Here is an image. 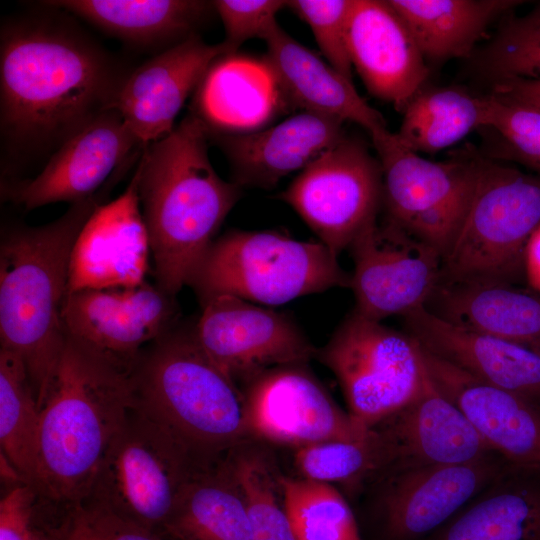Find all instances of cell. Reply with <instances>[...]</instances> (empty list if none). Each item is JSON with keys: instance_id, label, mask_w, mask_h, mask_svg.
Wrapping results in <instances>:
<instances>
[{"instance_id": "cell-6", "label": "cell", "mask_w": 540, "mask_h": 540, "mask_svg": "<svg viewBox=\"0 0 540 540\" xmlns=\"http://www.w3.org/2000/svg\"><path fill=\"white\" fill-rule=\"evenodd\" d=\"M345 271L324 244L277 231L232 229L217 237L191 275L203 304L232 295L259 305H281L331 288H350Z\"/></svg>"}, {"instance_id": "cell-36", "label": "cell", "mask_w": 540, "mask_h": 540, "mask_svg": "<svg viewBox=\"0 0 540 540\" xmlns=\"http://www.w3.org/2000/svg\"><path fill=\"white\" fill-rule=\"evenodd\" d=\"M474 60L476 70L492 84L540 79V3L505 19Z\"/></svg>"}, {"instance_id": "cell-9", "label": "cell", "mask_w": 540, "mask_h": 540, "mask_svg": "<svg viewBox=\"0 0 540 540\" xmlns=\"http://www.w3.org/2000/svg\"><path fill=\"white\" fill-rule=\"evenodd\" d=\"M315 357L337 378L348 413L369 429L410 403L427 378L421 347L411 335L354 310Z\"/></svg>"}, {"instance_id": "cell-17", "label": "cell", "mask_w": 540, "mask_h": 540, "mask_svg": "<svg viewBox=\"0 0 540 540\" xmlns=\"http://www.w3.org/2000/svg\"><path fill=\"white\" fill-rule=\"evenodd\" d=\"M137 166L125 191L100 204L74 244L68 292L129 287L146 281L151 248L139 200Z\"/></svg>"}, {"instance_id": "cell-16", "label": "cell", "mask_w": 540, "mask_h": 540, "mask_svg": "<svg viewBox=\"0 0 540 540\" xmlns=\"http://www.w3.org/2000/svg\"><path fill=\"white\" fill-rule=\"evenodd\" d=\"M305 365L274 367L247 382L243 394L252 436L298 448L366 437L372 428L343 411Z\"/></svg>"}, {"instance_id": "cell-4", "label": "cell", "mask_w": 540, "mask_h": 540, "mask_svg": "<svg viewBox=\"0 0 540 540\" xmlns=\"http://www.w3.org/2000/svg\"><path fill=\"white\" fill-rule=\"evenodd\" d=\"M99 196L41 226L11 225L0 242V343L24 363L41 409L63 350L62 319L74 244Z\"/></svg>"}, {"instance_id": "cell-32", "label": "cell", "mask_w": 540, "mask_h": 540, "mask_svg": "<svg viewBox=\"0 0 540 540\" xmlns=\"http://www.w3.org/2000/svg\"><path fill=\"white\" fill-rule=\"evenodd\" d=\"M40 408L26 368L0 348V444L22 481L34 488L38 466Z\"/></svg>"}, {"instance_id": "cell-7", "label": "cell", "mask_w": 540, "mask_h": 540, "mask_svg": "<svg viewBox=\"0 0 540 540\" xmlns=\"http://www.w3.org/2000/svg\"><path fill=\"white\" fill-rule=\"evenodd\" d=\"M540 227V176L478 157L470 200L440 280L514 284Z\"/></svg>"}, {"instance_id": "cell-30", "label": "cell", "mask_w": 540, "mask_h": 540, "mask_svg": "<svg viewBox=\"0 0 540 540\" xmlns=\"http://www.w3.org/2000/svg\"><path fill=\"white\" fill-rule=\"evenodd\" d=\"M399 140L416 153H435L453 146L471 132L488 128L492 97L463 88L422 89L404 109Z\"/></svg>"}, {"instance_id": "cell-21", "label": "cell", "mask_w": 540, "mask_h": 540, "mask_svg": "<svg viewBox=\"0 0 540 540\" xmlns=\"http://www.w3.org/2000/svg\"><path fill=\"white\" fill-rule=\"evenodd\" d=\"M224 55L231 54L222 42L208 44L197 36L155 54L131 71L116 108L144 146L172 132L189 95Z\"/></svg>"}, {"instance_id": "cell-40", "label": "cell", "mask_w": 540, "mask_h": 540, "mask_svg": "<svg viewBox=\"0 0 540 540\" xmlns=\"http://www.w3.org/2000/svg\"><path fill=\"white\" fill-rule=\"evenodd\" d=\"M212 4L223 23L222 43L230 54L252 38L264 40L278 24V12L287 7L284 0H215Z\"/></svg>"}, {"instance_id": "cell-33", "label": "cell", "mask_w": 540, "mask_h": 540, "mask_svg": "<svg viewBox=\"0 0 540 540\" xmlns=\"http://www.w3.org/2000/svg\"><path fill=\"white\" fill-rule=\"evenodd\" d=\"M295 540H362L353 512L331 484L279 477Z\"/></svg>"}, {"instance_id": "cell-12", "label": "cell", "mask_w": 540, "mask_h": 540, "mask_svg": "<svg viewBox=\"0 0 540 540\" xmlns=\"http://www.w3.org/2000/svg\"><path fill=\"white\" fill-rule=\"evenodd\" d=\"M194 322L196 340L233 382H248L278 366L306 364L316 356L292 317L232 295H217Z\"/></svg>"}, {"instance_id": "cell-28", "label": "cell", "mask_w": 540, "mask_h": 540, "mask_svg": "<svg viewBox=\"0 0 540 540\" xmlns=\"http://www.w3.org/2000/svg\"><path fill=\"white\" fill-rule=\"evenodd\" d=\"M426 60L469 57L490 24L514 0H388Z\"/></svg>"}, {"instance_id": "cell-14", "label": "cell", "mask_w": 540, "mask_h": 540, "mask_svg": "<svg viewBox=\"0 0 540 540\" xmlns=\"http://www.w3.org/2000/svg\"><path fill=\"white\" fill-rule=\"evenodd\" d=\"M65 332L132 371L143 350L180 322L175 296L157 284L81 289L63 304Z\"/></svg>"}, {"instance_id": "cell-19", "label": "cell", "mask_w": 540, "mask_h": 540, "mask_svg": "<svg viewBox=\"0 0 540 540\" xmlns=\"http://www.w3.org/2000/svg\"><path fill=\"white\" fill-rule=\"evenodd\" d=\"M496 455L458 465H427L389 472L381 507L386 530L413 540L433 530L486 487L507 476Z\"/></svg>"}, {"instance_id": "cell-23", "label": "cell", "mask_w": 540, "mask_h": 540, "mask_svg": "<svg viewBox=\"0 0 540 540\" xmlns=\"http://www.w3.org/2000/svg\"><path fill=\"white\" fill-rule=\"evenodd\" d=\"M406 332L473 377L540 404V352L451 324L424 306L402 316Z\"/></svg>"}, {"instance_id": "cell-11", "label": "cell", "mask_w": 540, "mask_h": 540, "mask_svg": "<svg viewBox=\"0 0 540 540\" xmlns=\"http://www.w3.org/2000/svg\"><path fill=\"white\" fill-rule=\"evenodd\" d=\"M278 198L338 257L378 218L379 161L362 142L344 136L301 170Z\"/></svg>"}, {"instance_id": "cell-27", "label": "cell", "mask_w": 540, "mask_h": 540, "mask_svg": "<svg viewBox=\"0 0 540 540\" xmlns=\"http://www.w3.org/2000/svg\"><path fill=\"white\" fill-rule=\"evenodd\" d=\"M424 307L456 326L540 352V296L514 284L440 280Z\"/></svg>"}, {"instance_id": "cell-20", "label": "cell", "mask_w": 540, "mask_h": 540, "mask_svg": "<svg viewBox=\"0 0 540 540\" xmlns=\"http://www.w3.org/2000/svg\"><path fill=\"white\" fill-rule=\"evenodd\" d=\"M347 47L369 93L399 112L423 89L426 59L388 0H353Z\"/></svg>"}, {"instance_id": "cell-29", "label": "cell", "mask_w": 540, "mask_h": 540, "mask_svg": "<svg viewBox=\"0 0 540 540\" xmlns=\"http://www.w3.org/2000/svg\"><path fill=\"white\" fill-rule=\"evenodd\" d=\"M164 529L179 540H254L242 492L225 458L192 475Z\"/></svg>"}, {"instance_id": "cell-24", "label": "cell", "mask_w": 540, "mask_h": 540, "mask_svg": "<svg viewBox=\"0 0 540 540\" xmlns=\"http://www.w3.org/2000/svg\"><path fill=\"white\" fill-rule=\"evenodd\" d=\"M375 427L391 446L394 464L389 472L427 465L467 464L495 455L428 373L421 392Z\"/></svg>"}, {"instance_id": "cell-5", "label": "cell", "mask_w": 540, "mask_h": 540, "mask_svg": "<svg viewBox=\"0 0 540 540\" xmlns=\"http://www.w3.org/2000/svg\"><path fill=\"white\" fill-rule=\"evenodd\" d=\"M135 405L204 466L253 437L243 392L205 354L194 323L180 321L148 345L132 372Z\"/></svg>"}, {"instance_id": "cell-34", "label": "cell", "mask_w": 540, "mask_h": 540, "mask_svg": "<svg viewBox=\"0 0 540 540\" xmlns=\"http://www.w3.org/2000/svg\"><path fill=\"white\" fill-rule=\"evenodd\" d=\"M393 462L390 446L376 427L362 439L306 445L295 454L303 478L328 484L359 482L378 472H389Z\"/></svg>"}, {"instance_id": "cell-26", "label": "cell", "mask_w": 540, "mask_h": 540, "mask_svg": "<svg viewBox=\"0 0 540 540\" xmlns=\"http://www.w3.org/2000/svg\"><path fill=\"white\" fill-rule=\"evenodd\" d=\"M132 48L158 54L193 37L215 13L203 0H50Z\"/></svg>"}, {"instance_id": "cell-38", "label": "cell", "mask_w": 540, "mask_h": 540, "mask_svg": "<svg viewBox=\"0 0 540 540\" xmlns=\"http://www.w3.org/2000/svg\"><path fill=\"white\" fill-rule=\"evenodd\" d=\"M490 95L488 128L500 139L504 158L540 172V108Z\"/></svg>"}, {"instance_id": "cell-37", "label": "cell", "mask_w": 540, "mask_h": 540, "mask_svg": "<svg viewBox=\"0 0 540 540\" xmlns=\"http://www.w3.org/2000/svg\"><path fill=\"white\" fill-rule=\"evenodd\" d=\"M353 0H290V8L311 29L325 61L352 81L347 24Z\"/></svg>"}, {"instance_id": "cell-2", "label": "cell", "mask_w": 540, "mask_h": 540, "mask_svg": "<svg viewBox=\"0 0 540 540\" xmlns=\"http://www.w3.org/2000/svg\"><path fill=\"white\" fill-rule=\"evenodd\" d=\"M208 142V128L190 113L145 146L137 164L156 284L173 296L187 286L242 195V187L213 168Z\"/></svg>"}, {"instance_id": "cell-13", "label": "cell", "mask_w": 540, "mask_h": 540, "mask_svg": "<svg viewBox=\"0 0 540 540\" xmlns=\"http://www.w3.org/2000/svg\"><path fill=\"white\" fill-rule=\"evenodd\" d=\"M348 250L353 310L371 320L425 306L441 278V254L386 218L365 227Z\"/></svg>"}, {"instance_id": "cell-43", "label": "cell", "mask_w": 540, "mask_h": 540, "mask_svg": "<svg viewBox=\"0 0 540 540\" xmlns=\"http://www.w3.org/2000/svg\"><path fill=\"white\" fill-rule=\"evenodd\" d=\"M28 540H52L47 533L32 528Z\"/></svg>"}, {"instance_id": "cell-41", "label": "cell", "mask_w": 540, "mask_h": 540, "mask_svg": "<svg viewBox=\"0 0 540 540\" xmlns=\"http://www.w3.org/2000/svg\"><path fill=\"white\" fill-rule=\"evenodd\" d=\"M38 495L33 487L19 483L0 501V540H28Z\"/></svg>"}, {"instance_id": "cell-15", "label": "cell", "mask_w": 540, "mask_h": 540, "mask_svg": "<svg viewBox=\"0 0 540 540\" xmlns=\"http://www.w3.org/2000/svg\"><path fill=\"white\" fill-rule=\"evenodd\" d=\"M144 147L117 108L110 109L68 139L35 177L1 181V196L24 211L90 199Z\"/></svg>"}, {"instance_id": "cell-31", "label": "cell", "mask_w": 540, "mask_h": 540, "mask_svg": "<svg viewBox=\"0 0 540 540\" xmlns=\"http://www.w3.org/2000/svg\"><path fill=\"white\" fill-rule=\"evenodd\" d=\"M502 480L436 540H540V488Z\"/></svg>"}, {"instance_id": "cell-22", "label": "cell", "mask_w": 540, "mask_h": 540, "mask_svg": "<svg viewBox=\"0 0 540 540\" xmlns=\"http://www.w3.org/2000/svg\"><path fill=\"white\" fill-rule=\"evenodd\" d=\"M343 123L302 111L261 130L208 134L226 156L234 183L270 189L340 141L345 136Z\"/></svg>"}, {"instance_id": "cell-1", "label": "cell", "mask_w": 540, "mask_h": 540, "mask_svg": "<svg viewBox=\"0 0 540 540\" xmlns=\"http://www.w3.org/2000/svg\"><path fill=\"white\" fill-rule=\"evenodd\" d=\"M46 10L3 20L0 30L2 181L45 161L90 122L116 108L133 69L69 13Z\"/></svg>"}, {"instance_id": "cell-10", "label": "cell", "mask_w": 540, "mask_h": 540, "mask_svg": "<svg viewBox=\"0 0 540 540\" xmlns=\"http://www.w3.org/2000/svg\"><path fill=\"white\" fill-rule=\"evenodd\" d=\"M371 139L382 173L384 218L443 257L467 209L478 157L431 161L407 148L388 129Z\"/></svg>"}, {"instance_id": "cell-8", "label": "cell", "mask_w": 540, "mask_h": 540, "mask_svg": "<svg viewBox=\"0 0 540 540\" xmlns=\"http://www.w3.org/2000/svg\"><path fill=\"white\" fill-rule=\"evenodd\" d=\"M201 465L159 422L133 407L83 501L155 531L165 528ZM156 532V531H155Z\"/></svg>"}, {"instance_id": "cell-39", "label": "cell", "mask_w": 540, "mask_h": 540, "mask_svg": "<svg viewBox=\"0 0 540 540\" xmlns=\"http://www.w3.org/2000/svg\"><path fill=\"white\" fill-rule=\"evenodd\" d=\"M63 508L62 520L47 531L52 540H162L155 531L88 501Z\"/></svg>"}, {"instance_id": "cell-18", "label": "cell", "mask_w": 540, "mask_h": 540, "mask_svg": "<svg viewBox=\"0 0 540 540\" xmlns=\"http://www.w3.org/2000/svg\"><path fill=\"white\" fill-rule=\"evenodd\" d=\"M421 351L434 385L490 449L512 468L540 471V404L485 383L422 347Z\"/></svg>"}, {"instance_id": "cell-35", "label": "cell", "mask_w": 540, "mask_h": 540, "mask_svg": "<svg viewBox=\"0 0 540 540\" xmlns=\"http://www.w3.org/2000/svg\"><path fill=\"white\" fill-rule=\"evenodd\" d=\"M240 488L254 540H295L285 510L279 477L268 459L243 445L225 457Z\"/></svg>"}, {"instance_id": "cell-25", "label": "cell", "mask_w": 540, "mask_h": 540, "mask_svg": "<svg viewBox=\"0 0 540 540\" xmlns=\"http://www.w3.org/2000/svg\"><path fill=\"white\" fill-rule=\"evenodd\" d=\"M265 64L281 92L302 111L353 122L371 136L387 129L383 116L353 82L277 24L264 39Z\"/></svg>"}, {"instance_id": "cell-3", "label": "cell", "mask_w": 540, "mask_h": 540, "mask_svg": "<svg viewBox=\"0 0 540 540\" xmlns=\"http://www.w3.org/2000/svg\"><path fill=\"white\" fill-rule=\"evenodd\" d=\"M131 372L66 333L40 409L38 498L85 500L111 442L135 406Z\"/></svg>"}, {"instance_id": "cell-42", "label": "cell", "mask_w": 540, "mask_h": 540, "mask_svg": "<svg viewBox=\"0 0 540 540\" xmlns=\"http://www.w3.org/2000/svg\"><path fill=\"white\" fill-rule=\"evenodd\" d=\"M490 94L540 108V79L498 82Z\"/></svg>"}]
</instances>
